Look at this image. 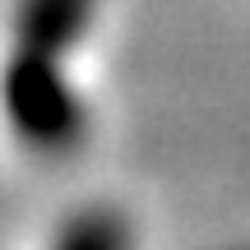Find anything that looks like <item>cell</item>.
I'll use <instances>...</instances> for the list:
<instances>
[{
    "label": "cell",
    "mask_w": 250,
    "mask_h": 250,
    "mask_svg": "<svg viewBox=\"0 0 250 250\" xmlns=\"http://www.w3.org/2000/svg\"><path fill=\"white\" fill-rule=\"evenodd\" d=\"M93 0H28L19 23V51L28 56H61L88 23Z\"/></svg>",
    "instance_id": "cell-2"
},
{
    "label": "cell",
    "mask_w": 250,
    "mask_h": 250,
    "mask_svg": "<svg viewBox=\"0 0 250 250\" xmlns=\"http://www.w3.org/2000/svg\"><path fill=\"white\" fill-rule=\"evenodd\" d=\"M56 250H130V232H125V223L116 213L93 208V213H79L61 232Z\"/></svg>",
    "instance_id": "cell-3"
},
{
    "label": "cell",
    "mask_w": 250,
    "mask_h": 250,
    "mask_svg": "<svg viewBox=\"0 0 250 250\" xmlns=\"http://www.w3.org/2000/svg\"><path fill=\"white\" fill-rule=\"evenodd\" d=\"M9 111H14L19 130L42 148H56L79 134V107L51 56L19 51L14 70H9Z\"/></svg>",
    "instance_id": "cell-1"
}]
</instances>
